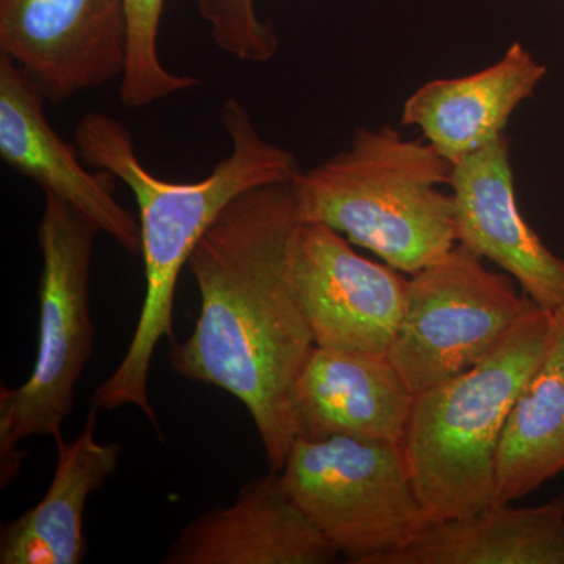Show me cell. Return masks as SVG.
Wrapping results in <instances>:
<instances>
[{"instance_id":"obj_10","label":"cell","mask_w":564,"mask_h":564,"mask_svg":"<svg viewBox=\"0 0 564 564\" xmlns=\"http://www.w3.org/2000/svg\"><path fill=\"white\" fill-rule=\"evenodd\" d=\"M456 240L505 270L541 310H564V259L530 228L516 202L507 133L456 163L448 182Z\"/></svg>"},{"instance_id":"obj_18","label":"cell","mask_w":564,"mask_h":564,"mask_svg":"<svg viewBox=\"0 0 564 564\" xmlns=\"http://www.w3.org/2000/svg\"><path fill=\"white\" fill-rule=\"evenodd\" d=\"M165 0H126L129 18V57L120 80L122 106L141 109L177 93L198 87L199 80L166 69L159 54Z\"/></svg>"},{"instance_id":"obj_17","label":"cell","mask_w":564,"mask_h":564,"mask_svg":"<svg viewBox=\"0 0 564 564\" xmlns=\"http://www.w3.org/2000/svg\"><path fill=\"white\" fill-rule=\"evenodd\" d=\"M564 474V310L544 361L508 414L496 455V502L513 503Z\"/></svg>"},{"instance_id":"obj_9","label":"cell","mask_w":564,"mask_h":564,"mask_svg":"<svg viewBox=\"0 0 564 564\" xmlns=\"http://www.w3.org/2000/svg\"><path fill=\"white\" fill-rule=\"evenodd\" d=\"M0 55L54 104L121 80L129 57L126 0H0Z\"/></svg>"},{"instance_id":"obj_7","label":"cell","mask_w":564,"mask_h":564,"mask_svg":"<svg viewBox=\"0 0 564 564\" xmlns=\"http://www.w3.org/2000/svg\"><path fill=\"white\" fill-rule=\"evenodd\" d=\"M533 304L511 278L489 272L480 256L456 243L411 274L389 359L419 395L480 362Z\"/></svg>"},{"instance_id":"obj_6","label":"cell","mask_w":564,"mask_h":564,"mask_svg":"<svg viewBox=\"0 0 564 564\" xmlns=\"http://www.w3.org/2000/svg\"><path fill=\"white\" fill-rule=\"evenodd\" d=\"M281 475L295 503L348 563L377 564L432 524L402 444L295 440Z\"/></svg>"},{"instance_id":"obj_5","label":"cell","mask_w":564,"mask_h":564,"mask_svg":"<svg viewBox=\"0 0 564 564\" xmlns=\"http://www.w3.org/2000/svg\"><path fill=\"white\" fill-rule=\"evenodd\" d=\"M99 229L51 193L39 225V344L31 377L0 389V486L17 480L29 437L62 436L73 413L76 386L95 350L90 307L93 250Z\"/></svg>"},{"instance_id":"obj_4","label":"cell","mask_w":564,"mask_h":564,"mask_svg":"<svg viewBox=\"0 0 564 564\" xmlns=\"http://www.w3.org/2000/svg\"><path fill=\"white\" fill-rule=\"evenodd\" d=\"M554 314L536 303L466 372L414 397L402 447L433 522L496 502V455L519 393L544 361Z\"/></svg>"},{"instance_id":"obj_1","label":"cell","mask_w":564,"mask_h":564,"mask_svg":"<svg viewBox=\"0 0 564 564\" xmlns=\"http://www.w3.org/2000/svg\"><path fill=\"white\" fill-rule=\"evenodd\" d=\"M299 225L291 182L229 203L192 252L187 269L202 310L191 336L169 351L180 377L247 408L274 473L296 440L293 386L315 347L292 274Z\"/></svg>"},{"instance_id":"obj_14","label":"cell","mask_w":564,"mask_h":564,"mask_svg":"<svg viewBox=\"0 0 564 564\" xmlns=\"http://www.w3.org/2000/svg\"><path fill=\"white\" fill-rule=\"evenodd\" d=\"M545 73L521 43L488 68L426 82L404 102L403 126L421 129L423 140L452 165L503 135L511 115L534 95Z\"/></svg>"},{"instance_id":"obj_13","label":"cell","mask_w":564,"mask_h":564,"mask_svg":"<svg viewBox=\"0 0 564 564\" xmlns=\"http://www.w3.org/2000/svg\"><path fill=\"white\" fill-rule=\"evenodd\" d=\"M413 403L389 356L315 345L293 386L295 436L402 444Z\"/></svg>"},{"instance_id":"obj_19","label":"cell","mask_w":564,"mask_h":564,"mask_svg":"<svg viewBox=\"0 0 564 564\" xmlns=\"http://www.w3.org/2000/svg\"><path fill=\"white\" fill-rule=\"evenodd\" d=\"M214 43L240 62H269L280 50L273 25L262 21L256 0H196Z\"/></svg>"},{"instance_id":"obj_16","label":"cell","mask_w":564,"mask_h":564,"mask_svg":"<svg viewBox=\"0 0 564 564\" xmlns=\"http://www.w3.org/2000/svg\"><path fill=\"white\" fill-rule=\"evenodd\" d=\"M377 564H564V492L538 507L492 503L433 522Z\"/></svg>"},{"instance_id":"obj_3","label":"cell","mask_w":564,"mask_h":564,"mask_svg":"<svg viewBox=\"0 0 564 564\" xmlns=\"http://www.w3.org/2000/svg\"><path fill=\"white\" fill-rule=\"evenodd\" d=\"M454 165L429 141L391 126L358 128L348 150L291 181L300 223H318L351 245L415 274L456 240L455 203L444 193Z\"/></svg>"},{"instance_id":"obj_11","label":"cell","mask_w":564,"mask_h":564,"mask_svg":"<svg viewBox=\"0 0 564 564\" xmlns=\"http://www.w3.org/2000/svg\"><path fill=\"white\" fill-rule=\"evenodd\" d=\"M46 96L0 55V158L44 193L57 196L132 254L141 250L139 220L115 196L117 177L91 170L79 151L52 129Z\"/></svg>"},{"instance_id":"obj_15","label":"cell","mask_w":564,"mask_h":564,"mask_svg":"<svg viewBox=\"0 0 564 564\" xmlns=\"http://www.w3.org/2000/svg\"><path fill=\"white\" fill-rule=\"evenodd\" d=\"M99 408L93 406L79 436L57 443L50 489L31 510L2 525L0 563L77 564L88 554L85 510L120 466L121 445L96 440Z\"/></svg>"},{"instance_id":"obj_8","label":"cell","mask_w":564,"mask_h":564,"mask_svg":"<svg viewBox=\"0 0 564 564\" xmlns=\"http://www.w3.org/2000/svg\"><path fill=\"white\" fill-rule=\"evenodd\" d=\"M292 274L315 345L388 356L410 291L400 270L362 258L328 226L300 223Z\"/></svg>"},{"instance_id":"obj_12","label":"cell","mask_w":564,"mask_h":564,"mask_svg":"<svg viewBox=\"0 0 564 564\" xmlns=\"http://www.w3.org/2000/svg\"><path fill=\"white\" fill-rule=\"evenodd\" d=\"M339 552L315 529L270 470L240 489L228 507L188 522L170 545L165 564H329Z\"/></svg>"},{"instance_id":"obj_2","label":"cell","mask_w":564,"mask_h":564,"mask_svg":"<svg viewBox=\"0 0 564 564\" xmlns=\"http://www.w3.org/2000/svg\"><path fill=\"white\" fill-rule=\"evenodd\" d=\"M220 117L231 151L209 176L196 182L165 181L152 174L140 162L124 122L109 113L85 115L74 132L85 165L113 174L135 198L147 282L131 344L120 366L93 392V406L137 408L158 432L161 426L148 384L155 348L163 339H174V296L182 270L212 223L237 196L261 185L291 182L302 170L293 152L259 132L239 99H226Z\"/></svg>"}]
</instances>
